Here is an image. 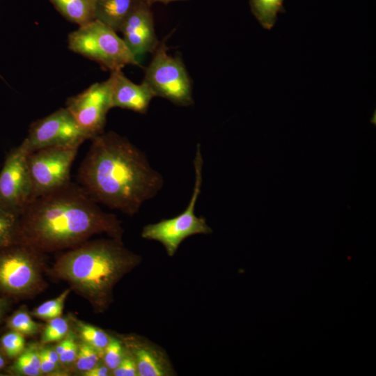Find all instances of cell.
<instances>
[{"mask_svg":"<svg viewBox=\"0 0 376 376\" xmlns=\"http://www.w3.org/2000/svg\"><path fill=\"white\" fill-rule=\"evenodd\" d=\"M3 352L0 350V370L3 368L6 363V361L4 357L5 354H3Z\"/></svg>","mask_w":376,"mask_h":376,"instance_id":"34","label":"cell"},{"mask_svg":"<svg viewBox=\"0 0 376 376\" xmlns=\"http://www.w3.org/2000/svg\"><path fill=\"white\" fill-rule=\"evenodd\" d=\"M26 156L21 145L12 148L0 172V209L17 217L35 199Z\"/></svg>","mask_w":376,"mask_h":376,"instance_id":"9","label":"cell"},{"mask_svg":"<svg viewBox=\"0 0 376 376\" xmlns=\"http://www.w3.org/2000/svg\"><path fill=\"white\" fill-rule=\"evenodd\" d=\"M78 148L55 146L27 154L26 163L35 198L70 183V169Z\"/></svg>","mask_w":376,"mask_h":376,"instance_id":"8","label":"cell"},{"mask_svg":"<svg viewBox=\"0 0 376 376\" xmlns=\"http://www.w3.org/2000/svg\"><path fill=\"white\" fill-rule=\"evenodd\" d=\"M6 324L10 330L24 336L35 335L39 332L41 327L24 309H18L13 313L7 320Z\"/></svg>","mask_w":376,"mask_h":376,"instance_id":"20","label":"cell"},{"mask_svg":"<svg viewBox=\"0 0 376 376\" xmlns=\"http://www.w3.org/2000/svg\"><path fill=\"white\" fill-rule=\"evenodd\" d=\"M101 359L95 348L81 341L79 343L78 353L75 361V368L84 373L97 365Z\"/></svg>","mask_w":376,"mask_h":376,"instance_id":"23","label":"cell"},{"mask_svg":"<svg viewBox=\"0 0 376 376\" xmlns=\"http://www.w3.org/2000/svg\"><path fill=\"white\" fill-rule=\"evenodd\" d=\"M111 375L114 376H138L136 363L127 352L118 366L111 370Z\"/></svg>","mask_w":376,"mask_h":376,"instance_id":"28","label":"cell"},{"mask_svg":"<svg viewBox=\"0 0 376 376\" xmlns=\"http://www.w3.org/2000/svg\"><path fill=\"white\" fill-rule=\"evenodd\" d=\"M78 180L95 202L129 215L138 212L164 185L162 175L145 154L114 132L92 139Z\"/></svg>","mask_w":376,"mask_h":376,"instance_id":"2","label":"cell"},{"mask_svg":"<svg viewBox=\"0 0 376 376\" xmlns=\"http://www.w3.org/2000/svg\"><path fill=\"white\" fill-rule=\"evenodd\" d=\"M10 306V300L6 297H0V323Z\"/></svg>","mask_w":376,"mask_h":376,"instance_id":"32","label":"cell"},{"mask_svg":"<svg viewBox=\"0 0 376 376\" xmlns=\"http://www.w3.org/2000/svg\"><path fill=\"white\" fill-rule=\"evenodd\" d=\"M67 20L79 26L95 20L94 0H49Z\"/></svg>","mask_w":376,"mask_h":376,"instance_id":"16","label":"cell"},{"mask_svg":"<svg viewBox=\"0 0 376 376\" xmlns=\"http://www.w3.org/2000/svg\"><path fill=\"white\" fill-rule=\"evenodd\" d=\"M65 108L88 139L102 134L107 114L111 109L108 81L95 83L81 93L69 97Z\"/></svg>","mask_w":376,"mask_h":376,"instance_id":"11","label":"cell"},{"mask_svg":"<svg viewBox=\"0 0 376 376\" xmlns=\"http://www.w3.org/2000/svg\"><path fill=\"white\" fill-rule=\"evenodd\" d=\"M110 89L111 108L120 107L145 113L155 97L144 82L136 84L127 78L121 70L111 72L107 79Z\"/></svg>","mask_w":376,"mask_h":376,"instance_id":"14","label":"cell"},{"mask_svg":"<svg viewBox=\"0 0 376 376\" xmlns=\"http://www.w3.org/2000/svg\"><path fill=\"white\" fill-rule=\"evenodd\" d=\"M121 221L104 212L84 189L70 182L35 198L18 217L15 244L45 253L72 249L95 235L122 240Z\"/></svg>","mask_w":376,"mask_h":376,"instance_id":"1","label":"cell"},{"mask_svg":"<svg viewBox=\"0 0 376 376\" xmlns=\"http://www.w3.org/2000/svg\"><path fill=\"white\" fill-rule=\"evenodd\" d=\"M40 350L52 361L61 366L59 359V355L55 351L54 348L51 347H40Z\"/></svg>","mask_w":376,"mask_h":376,"instance_id":"31","label":"cell"},{"mask_svg":"<svg viewBox=\"0 0 376 376\" xmlns=\"http://www.w3.org/2000/svg\"><path fill=\"white\" fill-rule=\"evenodd\" d=\"M141 260L122 240H87L61 254L51 274L88 301L95 312L104 313L113 301L116 284Z\"/></svg>","mask_w":376,"mask_h":376,"instance_id":"3","label":"cell"},{"mask_svg":"<svg viewBox=\"0 0 376 376\" xmlns=\"http://www.w3.org/2000/svg\"><path fill=\"white\" fill-rule=\"evenodd\" d=\"M43 254L19 244L0 247V292L19 297L42 290Z\"/></svg>","mask_w":376,"mask_h":376,"instance_id":"6","label":"cell"},{"mask_svg":"<svg viewBox=\"0 0 376 376\" xmlns=\"http://www.w3.org/2000/svg\"><path fill=\"white\" fill-rule=\"evenodd\" d=\"M88 139L66 108L33 122L20 145L27 154L44 148L79 147Z\"/></svg>","mask_w":376,"mask_h":376,"instance_id":"10","label":"cell"},{"mask_svg":"<svg viewBox=\"0 0 376 376\" xmlns=\"http://www.w3.org/2000/svg\"><path fill=\"white\" fill-rule=\"evenodd\" d=\"M126 351L121 340L111 336L110 341L104 350L102 359L104 363L113 370L120 363Z\"/></svg>","mask_w":376,"mask_h":376,"instance_id":"26","label":"cell"},{"mask_svg":"<svg viewBox=\"0 0 376 376\" xmlns=\"http://www.w3.org/2000/svg\"><path fill=\"white\" fill-rule=\"evenodd\" d=\"M126 352L136 363L138 376H173L176 373L166 352L143 337L122 335Z\"/></svg>","mask_w":376,"mask_h":376,"instance_id":"13","label":"cell"},{"mask_svg":"<svg viewBox=\"0 0 376 376\" xmlns=\"http://www.w3.org/2000/svg\"><path fill=\"white\" fill-rule=\"evenodd\" d=\"M203 166L201 148L200 145H198L194 159V185L187 207L174 217L149 224L142 229L141 237L160 242L170 257L175 255L180 244L187 237L198 234L207 235L212 233L206 219L198 217L195 214L196 204L202 188Z\"/></svg>","mask_w":376,"mask_h":376,"instance_id":"4","label":"cell"},{"mask_svg":"<svg viewBox=\"0 0 376 376\" xmlns=\"http://www.w3.org/2000/svg\"><path fill=\"white\" fill-rule=\"evenodd\" d=\"M145 71L143 80L155 97L182 107L193 104L191 79L180 58L167 53L162 44Z\"/></svg>","mask_w":376,"mask_h":376,"instance_id":"7","label":"cell"},{"mask_svg":"<svg viewBox=\"0 0 376 376\" xmlns=\"http://www.w3.org/2000/svg\"><path fill=\"white\" fill-rule=\"evenodd\" d=\"M284 0H249L250 9L260 24L270 30L275 24L277 14L285 13Z\"/></svg>","mask_w":376,"mask_h":376,"instance_id":"18","label":"cell"},{"mask_svg":"<svg viewBox=\"0 0 376 376\" xmlns=\"http://www.w3.org/2000/svg\"><path fill=\"white\" fill-rule=\"evenodd\" d=\"M39 355L40 360V371L41 373L49 374L54 373L56 371H58L61 365L54 363L51 361L40 350L39 347Z\"/></svg>","mask_w":376,"mask_h":376,"instance_id":"29","label":"cell"},{"mask_svg":"<svg viewBox=\"0 0 376 376\" xmlns=\"http://www.w3.org/2000/svg\"><path fill=\"white\" fill-rule=\"evenodd\" d=\"M70 324L69 318L61 316L48 320L42 334L41 343L47 344L61 340L70 331Z\"/></svg>","mask_w":376,"mask_h":376,"instance_id":"21","label":"cell"},{"mask_svg":"<svg viewBox=\"0 0 376 376\" xmlns=\"http://www.w3.org/2000/svg\"><path fill=\"white\" fill-rule=\"evenodd\" d=\"M139 0H94L95 19L112 29H120Z\"/></svg>","mask_w":376,"mask_h":376,"instance_id":"15","label":"cell"},{"mask_svg":"<svg viewBox=\"0 0 376 376\" xmlns=\"http://www.w3.org/2000/svg\"><path fill=\"white\" fill-rule=\"evenodd\" d=\"M18 217L0 209V247L15 244Z\"/></svg>","mask_w":376,"mask_h":376,"instance_id":"25","label":"cell"},{"mask_svg":"<svg viewBox=\"0 0 376 376\" xmlns=\"http://www.w3.org/2000/svg\"><path fill=\"white\" fill-rule=\"evenodd\" d=\"M0 345L6 357L16 359L26 347L24 336L11 330L1 337Z\"/></svg>","mask_w":376,"mask_h":376,"instance_id":"24","label":"cell"},{"mask_svg":"<svg viewBox=\"0 0 376 376\" xmlns=\"http://www.w3.org/2000/svg\"><path fill=\"white\" fill-rule=\"evenodd\" d=\"M68 47L111 72L122 70L127 65H139L123 38L96 19L70 33Z\"/></svg>","mask_w":376,"mask_h":376,"instance_id":"5","label":"cell"},{"mask_svg":"<svg viewBox=\"0 0 376 376\" xmlns=\"http://www.w3.org/2000/svg\"><path fill=\"white\" fill-rule=\"evenodd\" d=\"M70 292V289H67L57 297L42 303L36 308L31 312V314L38 318L47 321L61 316L65 301Z\"/></svg>","mask_w":376,"mask_h":376,"instance_id":"22","label":"cell"},{"mask_svg":"<svg viewBox=\"0 0 376 376\" xmlns=\"http://www.w3.org/2000/svg\"><path fill=\"white\" fill-rule=\"evenodd\" d=\"M7 371L13 375L38 376L42 375L39 347L35 344L26 347Z\"/></svg>","mask_w":376,"mask_h":376,"instance_id":"17","label":"cell"},{"mask_svg":"<svg viewBox=\"0 0 376 376\" xmlns=\"http://www.w3.org/2000/svg\"><path fill=\"white\" fill-rule=\"evenodd\" d=\"M79 343L77 340V335L72 331H70V340L64 350L59 355L60 363L63 366H69L75 363L77 356Z\"/></svg>","mask_w":376,"mask_h":376,"instance_id":"27","label":"cell"},{"mask_svg":"<svg viewBox=\"0 0 376 376\" xmlns=\"http://www.w3.org/2000/svg\"><path fill=\"white\" fill-rule=\"evenodd\" d=\"M130 52L138 58L158 46L150 6L139 0L123 23L120 31Z\"/></svg>","mask_w":376,"mask_h":376,"instance_id":"12","label":"cell"},{"mask_svg":"<svg viewBox=\"0 0 376 376\" xmlns=\"http://www.w3.org/2000/svg\"><path fill=\"white\" fill-rule=\"evenodd\" d=\"M143 1L147 4H148L149 6H151L152 4L155 3H162L166 4L171 1H179V0H143Z\"/></svg>","mask_w":376,"mask_h":376,"instance_id":"33","label":"cell"},{"mask_svg":"<svg viewBox=\"0 0 376 376\" xmlns=\"http://www.w3.org/2000/svg\"><path fill=\"white\" fill-rule=\"evenodd\" d=\"M72 322L80 340L95 348L102 358L104 350L110 341L111 336L97 327L75 318L72 319Z\"/></svg>","mask_w":376,"mask_h":376,"instance_id":"19","label":"cell"},{"mask_svg":"<svg viewBox=\"0 0 376 376\" xmlns=\"http://www.w3.org/2000/svg\"><path fill=\"white\" fill-rule=\"evenodd\" d=\"M111 370L103 363L100 361L89 370L84 373L85 376H107L111 375Z\"/></svg>","mask_w":376,"mask_h":376,"instance_id":"30","label":"cell"}]
</instances>
